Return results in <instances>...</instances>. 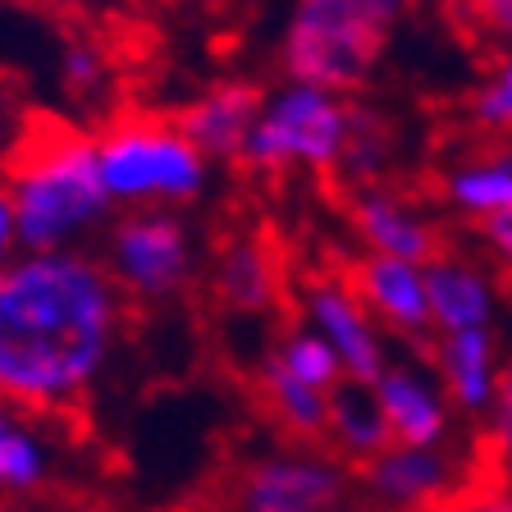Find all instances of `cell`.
I'll use <instances>...</instances> for the list:
<instances>
[{"label":"cell","mask_w":512,"mask_h":512,"mask_svg":"<svg viewBox=\"0 0 512 512\" xmlns=\"http://www.w3.org/2000/svg\"><path fill=\"white\" fill-rule=\"evenodd\" d=\"M499 334L494 330H458V334H435V380L444 389L448 407H458L467 416H490L494 394H499Z\"/></svg>","instance_id":"14"},{"label":"cell","mask_w":512,"mask_h":512,"mask_svg":"<svg viewBox=\"0 0 512 512\" xmlns=\"http://www.w3.org/2000/svg\"><path fill=\"white\" fill-rule=\"evenodd\" d=\"M352 503V467L311 444L275 448L238 476V512H343Z\"/></svg>","instance_id":"6"},{"label":"cell","mask_w":512,"mask_h":512,"mask_svg":"<svg viewBox=\"0 0 512 512\" xmlns=\"http://www.w3.org/2000/svg\"><path fill=\"white\" fill-rule=\"evenodd\" d=\"M256 115H261V92L252 83H215L183 106L179 128L206 160H238Z\"/></svg>","instance_id":"15"},{"label":"cell","mask_w":512,"mask_h":512,"mask_svg":"<svg viewBox=\"0 0 512 512\" xmlns=\"http://www.w3.org/2000/svg\"><path fill=\"white\" fill-rule=\"evenodd\" d=\"M215 288L234 311H266L279 298V270L275 256L261 243H234L224 247L215 266Z\"/></svg>","instance_id":"18"},{"label":"cell","mask_w":512,"mask_h":512,"mask_svg":"<svg viewBox=\"0 0 512 512\" xmlns=\"http://www.w3.org/2000/svg\"><path fill=\"white\" fill-rule=\"evenodd\" d=\"M106 270L119 293L133 298H170L192 275V238L179 215L170 211H133L110 229Z\"/></svg>","instance_id":"7"},{"label":"cell","mask_w":512,"mask_h":512,"mask_svg":"<svg viewBox=\"0 0 512 512\" xmlns=\"http://www.w3.org/2000/svg\"><path fill=\"white\" fill-rule=\"evenodd\" d=\"M490 444H494V458H499L503 476L512 485V362L503 366L499 394H494V407H490Z\"/></svg>","instance_id":"26"},{"label":"cell","mask_w":512,"mask_h":512,"mask_svg":"<svg viewBox=\"0 0 512 512\" xmlns=\"http://www.w3.org/2000/svg\"><path fill=\"white\" fill-rule=\"evenodd\" d=\"M325 439L334 444V458L343 462H371L375 453L394 444L389 439V426H384L380 416V403L366 384H352L343 380L339 389L330 394V416H325Z\"/></svg>","instance_id":"16"},{"label":"cell","mask_w":512,"mask_h":512,"mask_svg":"<svg viewBox=\"0 0 512 512\" xmlns=\"http://www.w3.org/2000/svg\"><path fill=\"white\" fill-rule=\"evenodd\" d=\"M389 156H394V138H389L384 119L352 101L348 142H343L339 174H343V179H352V183H362V188H371V179H380V174H384Z\"/></svg>","instance_id":"21"},{"label":"cell","mask_w":512,"mask_h":512,"mask_svg":"<svg viewBox=\"0 0 512 512\" xmlns=\"http://www.w3.org/2000/svg\"><path fill=\"white\" fill-rule=\"evenodd\" d=\"M448 206L467 220H490V215L512 211V142L490 156H471L444 174Z\"/></svg>","instance_id":"17"},{"label":"cell","mask_w":512,"mask_h":512,"mask_svg":"<svg viewBox=\"0 0 512 512\" xmlns=\"http://www.w3.org/2000/svg\"><path fill=\"white\" fill-rule=\"evenodd\" d=\"M343 512H380V508H357V503H348V508H343Z\"/></svg>","instance_id":"31"},{"label":"cell","mask_w":512,"mask_h":512,"mask_svg":"<svg viewBox=\"0 0 512 512\" xmlns=\"http://www.w3.org/2000/svg\"><path fill=\"white\" fill-rule=\"evenodd\" d=\"M348 220L352 234L362 238L366 256H389V261H407V266H430L435 256H444L430 215H421L407 197H398L389 188H375V183L357 188Z\"/></svg>","instance_id":"10"},{"label":"cell","mask_w":512,"mask_h":512,"mask_svg":"<svg viewBox=\"0 0 512 512\" xmlns=\"http://www.w3.org/2000/svg\"><path fill=\"white\" fill-rule=\"evenodd\" d=\"M5 202L14 211L19 252H78L110 220L92 138L69 128H42L10 160Z\"/></svg>","instance_id":"2"},{"label":"cell","mask_w":512,"mask_h":512,"mask_svg":"<svg viewBox=\"0 0 512 512\" xmlns=\"http://www.w3.org/2000/svg\"><path fill=\"white\" fill-rule=\"evenodd\" d=\"M439 512H512V485H485V490H462Z\"/></svg>","instance_id":"27"},{"label":"cell","mask_w":512,"mask_h":512,"mask_svg":"<svg viewBox=\"0 0 512 512\" xmlns=\"http://www.w3.org/2000/svg\"><path fill=\"white\" fill-rule=\"evenodd\" d=\"M60 78L69 92L92 96L96 87L106 83V60H101V51L92 42H74V46H64V55H60Z\"/></svg>","instance_id":"24"},{"label":"cell","mask_w":512,"mask_h":512,"mask_svg":"<svg viewBox=\"0 0 512 512\" xmlns=\"http://www.w3.org/2000/svg\"><path fill=\"white\" fill-rule=\"evenodd\" d=\"M348 115L352 101L334 92H320L307 83H284L261 96L252 138L243 147V165L261 174L284 170H339L343 142H348Z\"/></svg>","instance_id":"5"},{"label":"cell","mask_w":512,"mask_h":512,"mask_svg":"<svg viewBox=\"0 0 512 512\" xmlns=\"http://www.w3.org/2000/svg\"><path fill=\"white\" fill-rule=\"evenodd\" d=\"M14 256H19V234H14V211L5 202V192H0V270L10 266Z\"/></svg>","instance_id":"29"},{"label":"cell","mask_w":512,"mask_h":512,"mask_svg":"<svg viewBox=\"0 0 512 512\" xmlns=\"http://www.w3.org/2000/svg\"><path fill=\"white\" fill-rule=\"evenodd\" d=\"M371 394L380 403V416L394 444L435 448L448 439L453 407H448L435 371H426V366H416V362H389L380 371V380L371 384Z\"/></svg>","instance_id":"11"},{"label":"cell","mask_w":512,"mask_h":512,"mask_svg":"<svg viewBox=\"0 0 512 512\" xmlns=\"http://www.w3.org/2000/svg\"><path fill=\"white\" fill-rule=\"evenodd\" d=\"M480 238H485V247H490L494 266H499L503 275H512V211L480 220Z\"/></svg>","instance_id":"28"},{"label":"cell","mask_w":512,"mask_h":512,"mask_svg":"<svg viewBox=\"0 0 512 512\" xmlns=\"http://www.w3.org/2000/svg\"><path fill=\"white\" fill-rule=\"evenodd\" d=\"M362 5H366V10L375 14V19L384 23V28L394 32V23H398V19H403V14H407V5H412V0H362Z\"/></svg>","instance_id":"30"},{"label":"cell","mask_w":512,"mask_h":512,"mask_svg":"<svg viewBox=\"0 0 512 512\" xmlns=\"http://www.w3.org/2000/svg\"><path fill=\"white\" fill-rule=\"evenodd\" d=\"M261 394H266L270 416H275L279 426L298 439V444H316V439H325L330 394H320V389H311V384L293 380V375H288L279 362H270V357H266V366H261Z\"/></svg>","instance_id":"19"},{"label":"cell","mask_w":512,"mask_h":512,"mask_svg":"<svg viewBox=\"0 0 512 512\" xmlns=\"http://www.w3.org/2000/svg\"><path fill=\"white\" fill-rule=\"evenodd\" d=\"M51 476V448L23 421V412L0 407V490L32 494Z\"/></svg>","instance_id":"20"},{"label":"cell","mask_w":512,"mask_h":512,"mask_svg":"<svg viewBox=\"0 0 512 512\" xmlns=\"http://www.w3.org/2000/svg\"><path fill=\"white\" fill-rule=\"evenodd\" d=\"M64 5H83V0H64Z\"/></svg>","instance_id":"33"},{"label":"cell","mask_w":512,"mask_h":512,"mask_svg":"<svg viewBox=\"0 0 512 512\" xmlns=\"http://www.w3.org/2000/svg\"><path fill=\"white\" fill-rule=\"evenodd\" d=\"M458 14L480 37H490L494 46H508L512 55V0H462Z\"/></svg>","instance_id":"25"},{"label":"cell","mask_w":512,"mask_h":512,"mask_svg":"<svg viewBox=\"0 0 512 512\" xmlns=\"http://www.w3.org/2000/svg\"><path fill=\"white\" fill-rule=\"evenodd\" d=\"M302 311H307L311 330L334 348V357H339V366H343V380L371 389L384 366L394 362V357H389V343H384V330L375 325L371 311L362 307V298H357L352 284H343V279H320V284H311L307 298H302Z\"/></svg>","instance_id":"9"},{"label":"cell","mask_w":512,"mask_h":512,"mask_svg":"<svg viewBox=\"0 0 512 512\" xmlns=\"http://www.w3.org/2000/svg\"><path fill=\"white\" fill-rule=\"evenodd\" d=\"M124 293L92 252H19L0 270V407L60 412L106 375Z\"/></svg>","instance_id":"1"},{"label":"cell","mask_w":512,"mask_h":512,"mask_svg":"<svg viewBox=\"0 0 512 512\" xmlns=\"http://www.w3.org/2000/svg\"><path fill=\"white\" fill-rule=\"evenodd\" d=\"M110 202L133 211H174L206 192L211 160L170 119H115L92 138Z\"/></svg>","instance_id":"3"},{"label":"cell","mask_w":512,"mask_h":512,"mask_svg":"<svg viewBox=\"0 0 512 512\" xmlns=\"http://www.w3.org/2000/svg\"><path fill=\"white\" fill-rule=\"evenodd\" d=\"M444 5H453V10H458V5H462V0H444Z\"/></svg>","instance_id":"32"},{"label":"cell","mask_w":512,"mask_h":512,"mask_svg":"<svg viewBox=\"0 0 512 512\" xmlns=\"http://www.w3.org/2000/svg\"><path fill=\"white\" fill-rule=\"evenodd\" d=\"M357 480L380 512H439L448 499H458L462 462L444 444H389L357 467Z\"/></svg>","instance_id":"8"},{"label":"cell","mask_w":512,"mask_h":512,"mask_svg":"<svg viewBox=\"0 0 512 512\" xmlns=\"http://www.w3.org/2000/svg\"><path fill=\"white\" fill-rule=\"evenodd\" d=\"M426 302H430V334L494 330L499 284H494V275L485 266L444 252L426 266Z\"/></svg>","instance_id":"13"},{"label":"cell","mask_w":512,"mask_h":512,"mask_svg":"<svg viewBox=\"0 0 512 512\" xmlns=\"http://www.w3.org/2000/svg\"><path fill=\"white\" fill-rule=\"evenodd\" d=\"M471 119L494 138H512V55H503L485 87L471 96Z\"/></svg>","instance_id":"23"},{"label":"cell","mask_w":512,"mask_h":512,"mask_svg":"<svg viewBox=\"0 0 512 512\" xmlns=\"http://www.w3.org/2000/svg\"><path fill=\"white\" fill-rule=\"evenodd\" d=\"M389 28L362 0H293L279 42L288 83L348 96L375 74Z\"/></svg>","instance_id":"4"},{"label":"cell","mask_w":512,"mask_h":512,"mask_svg":"<svg viewBox=\"0 0 512 512\" xmlns=\"http://www.w3.org/2000/svg\"><path fill=\"white\" fill-rule=\"evenodd\" d=\"M270 362H279L293 380L311 384V389H320V394H334L343 384V366L339 357H334V348L325 339H320L311 325H298V330H288L284 339H279V348L270 352Z\"/></svg>","instance_id":"22"},{"label":"cell","mask_w":512,"mask_h":512,"mask_svg":"<svg viewBox=\"0 0 512 512\" xmlns=\"http://www.w3.org/2000/svg\"><path fill=\"white\" fill-rule=\"evenodd\" d=\"M352 293L362 298L371 320L403 339L430 334V302H426V266H407L389 256H362L352 270Z\"/></svg>","instance_id":"12"}]
</instances>
